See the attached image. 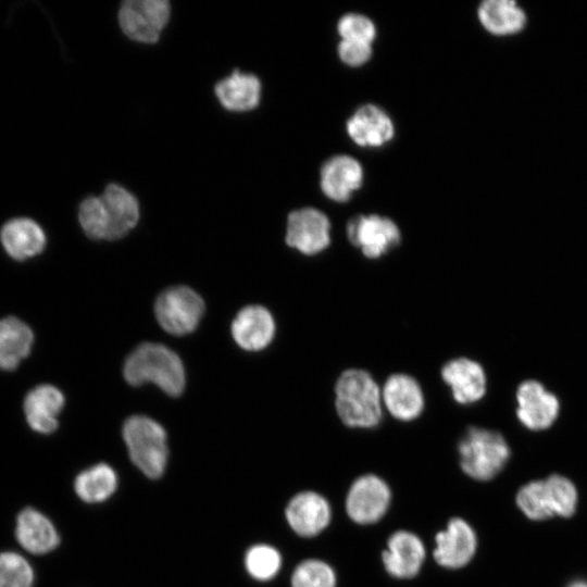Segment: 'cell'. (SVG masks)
I'll use <instances>...</instances> for the list:
<instances>
[{
	"label": "cell",
	"instance_id": "cell-1",
	"mask_svg": "<svg viewBox=\"0 0 587 587\" xmlns=\"http://www.w3.org/2000/svg\"><path fill=\"white\" fill-rule=\"evenodd\" d=\"M138 218L137 199L116 184L108 185L101 197L86 198L78 211L80 226L91 239L122 238L135 227Z\"/></svg>",
	"mask_w": 587,
	"mask_h": 587
},
{
	"label": "cell",
	"instance_id": "cell-2",
	"mask_svg": "<svg viewBox=\"0 0 587 587\" xmlns=\"http://www.w3.org/2000/svg\"><path fill=\"white\" fill-rule=\"evenodd\" d=\"M334 392L336 413L345 426L370 429L380 424L382 390L367 371L345 370L335 383Z\"/></svg>",
	"mask_w": 587,
	"mask_h": 587
},
{
	"label": "cell",
	"instance_id": "cell-3",
	"mask_svg": "<svg viewBox=\"0 0 587 587\" xmlns=\"http://www.w3.org/2000/svg\"><path fill=\"white\" fill-rule=\"evenodd\" d=\"M123 374L133 386L153 383L170 396H179L185 387V370L179 357L167 347L146 342L126 359Z\"/></svg>",
	"mask_w": 587,
	"mask_h": 587
},
{
	"label": "cell",
	"instance_id": "cell-4",
	"mask_svg": "<svg viewBox=\"0 0 587 587\" xmlns=\"http://www.w3.org/2000/svg\"><path fill=\"white\" fill-rule=\"evenodd\" d=\"M458 454L463 473L485 482L492 479L504 467L510 458V448L500 433L471 426L459 440Z\"/></svg>",
	"mask_w": 587,
	"mask_h": 587
},
{
	"label": "cell",
	"instance_id": "cell-5",
	"mask_svg": "<svg viewBox=\"0 0 587 587\" xmlns=\"http://www.w3.org/2000/svg\"><path fill=\"white\" fill-rule=\"evenodd\" d=\"M123 438L129 458L149 478H159L165 471L168 449L166 433L154 420L134 415L123 426Z\"/></svg>",
	"mask_w": 587,
	"mask_h": 587
},
{
	"label": "cell",
	"instance_id": "cell-6",
	"mask_svg": "<svg viewBox=\"0 0 587 587\" xmlns=\"http://www.w3.org/2000/svg\"><path fill=\"white\" fill-rule=\"evenodd\" d=\"M391 498V489L384 478L372 473L363 474L350 485L345 510L355 524L372 525L386 515Z\"/></svg>",
	"mask_w": 587,
	"mask_h": 587
},
{
	"label": "cell",
	"instance_id": "cell-7",
	"mask_svg": "<svg viewBox=\"0 0 587 587\" xmlns=\"http://www.w3.org/2000/svg\"><path fill=\"white\" fill-rule=\"evenodd\" d=\"M154 312L165 332L182 336L196 329L204 312V302L191 288L176 286L158 297Z\"/></svg>",
	"mask_w": 587,
	"mask_h": 587
},
{
	"label": "cell",
	"instance_id": "cell-8",
	"mask_svg": "<svg viewBox=\"0 0 587 587\" xmlns=\"http://www.w3.org/2000/svg\"><path fill=\"white\" fill-rule=\"evenodd\" d=\"M347 238L362 254L376 260L395 249L401 240L397 224L378 214H360L350 218L346 227Z\"/></svg>",
	"mask_w": 587,
	"mask_h": 587
},
{
	"label": "cell",
	"instance_id": "cell-9",
	"mask_svg": "<svg viewBox=\"0 0 587 587\" xmlns=\"http://www.w3.org/2000/svg\"><path fill=\"white\" fill-rule=\"evenodd\" d=\"M170 18L166 0H127L118 11L123 33L133 40L153 43Z\"/></svg>",
	"mask_w": 587,
	"mask_h": 587
},
{
	"label": "cell",
	"instance_id": "cell-10",
	"mask_svg": "<svg viewBox=\"0 0 587 587\" xmlns=\"http://www.w3.org/2000/svg\"><path fill=\"white\" fill-rule=\"evenodd\" d=\"M285 241L288 247L312 257L330 245V222L325 213L315 208H302L289 213Z\"/></svg>",
	"mask_w": 587,
	"mask_h": 587
},
{
	"label": "cell",
	"instance_id": "cell-11",
	"mask_svg": "<svg viewBox=\"0 0 587 587\" xmlns=\"http://www.w3.org/2000/svg\"><path fill=\"white\" fill-rule=\"evenodd\" d=\"M433 558L447 570H459L467 565L475 555L477 537L465 520L454 516L434 538Z\"/></svg>",
	"mask_w": 587,
	"mask_h": 587
},
{
	"label": "cell",
	"instance_id": "cell-12",
	"mask_svg": "<svg viewBox=\"0 0 587 587\" xmlns=\"http://www.w3.org/2000/svg\"><path fill=\"white\" fill-rule=\"evenodd\" d=\"M285 517L291 530L298 536L313 538L328 527L333 511L323 495L314 490H303L288 501Z\"/></svg>",
	"mask_w": 587,
	"mask_h": 587
},
{
	"label": "cell",
	"instance_id": "cell-13",
	"mask_svg": "<svg viewBox=\"0 0 587 587\" xmlns=\"http://www.w3.org/2000/svg\"><path fill=\"white\" fill-rule=\"evenodd\" d=\"M426 559L423 540L413 532L399 529L387 539L382 552V563L391 577L411 579L422 570Z\"/></svg>",
	"mask_w": 587,
	"mask_h": 587
},
{
	"label": "cell",
	"instance_id": "cell-14",
	"mask_svg": "<svg viewBox=\"0 0 587 587\" xmlns=\"http://www.w3.org/2000/svg\"><path fill=\"white\" fill-rule=\"evenodd\" d=\"M382 390L384 409L396 420L411 422L417 419L425 407L422 386L412 375L395 373L389 375Z\"/></svg>",
	"mask_w": 587,
	"mask_h": 587
},
{
	"label": "cell",
	"instance_id": "cell-15",
	"mask_svg": "<svg viewBox=\"0 0 587 587\" xmlns=\"http://www.w3.org/2000/svg\"><path fill=\"white\" fill-rule=\"evenodd\" d=\"M520 422L532 430H542L552 425L559 414V400L539 382L525 380L516 391Z\"/></svg>",
	"mask_w": 587,
	"mask_h": 587
},
{
	"label": "cell",
	"instance_id": "cell-16",
	"mask_svg": "<svg viewBox=\"0 0 587 587\" xmlns=\"http://www.w3.org/2000/svg\"><path fill=\"white\" fill-rule=\"evenodd\" d=\"M440 376L450 388L454 401L460 404L477 402L486 394L485 371L472 359L460 357L449 360L442 365Z\"/></svg>",
	"mask_w": 587,
	"mask_h": 587
},
{
	"label": "cell",
	"instance_id": "cell-17",
	"mask_svg": "<svg viewBox=\"0 0 587 587\" xmlns=\"http://www.w3.org/2000/svg\"><path fill=\"white\" fill-rule=\"evenodd\" d=\"M362 183V165L350 155L332 157L323 164L320 172L321 190L335 202L348 201Z\"/></svg>",
	"mask_w": 587,
	"mask_h": 587
},
{
	"label": "cell",
	"instance_id": "cell-18",
	"mask_svg": "<svg viewBox=\"0 0 587 587\" xmlns=\"http://www.w3.org/2000/svg\"><path fill=\"white\" fill-rule=\"evenodd\" d=\"M276 325L272 313L259 304L241 309L232 324L237 345L247 351L266 348L274 339Z\"/></svg>",
	"mask_w": 587,
	"mask_h": 587
},
{
	"label": "cell",
	"instance_id": "cell-19",
	"mask_svg": "<svg viewBox=\"0 0 587 587\" xmlns=\"http://www.w3.org/2000/svg\"><path fill=\"white\" fill-rule=\"evenodd\" d=\"M350 139L361 147L378 148L390 141L395 126L388 114L374 104L360 107L346 124Z\"/></svg>",
	"mask_w": 587,
	"mask_h": 587
},
{
	"label": "cell",
	"instance_id": "cell-20",
	"mask_svg": "<svg viewBox=\"0 0 587 587\" xmlns=\"http://www.w3.org/2000/svg\"><path fill=\"white\" fill-rule=\"evenodd\" d=\"M0 239L8 254L20 261L39 254L46 246L45 232L28 217L8 221L1 228Z\"/></svg>",
	"mask_w": 587,
	"mask_h": 587
},
{
	"label": "cell",
	"instance_id": "cell-21",
	"mask_svg": "<svg viewBox=\"0 0 587 587\" xmlns=\"http://www.w3.org/2000/svg\"><path fill=\"white\" fill-rule=\"evenodd\" d=\"M64 405V396L54 386L40 385L28 392L24 401V412L28 425L41 434L53 433L58 428L57 416Z\"/></svg>",
	"mask_w": 587,
	"mask_h": 587
},
{
	"label": "cell",
	"instance_id": "cell-22",
	"mask_svg": "<svg viewBox=\"0 0 587 587\" xmlns=\"http://www.w3.org/2000/svg\"><path fill=\"white\" fill-rule=\"evenodd\" d=\"M15 536L20 545L34 554L50 552L60 541L51 521L33 508H26L17 515Z\"/></svg>",
	"mask_w": 587,
	"mask_h": 587
},
{
	"label": "cell",
	"instance_id": "cell-23",
	"mask_svg": "<svg viewBox=\"0 0 587 587\" xmlns=\"http://www.w3.org/2000/svg\"><path fill=\"white\" fill-rule=\"evenodd\" d=\"M221 104L235 112L254 109L261 96V83L252 74L235 71L232 75L221 79L214 88Z\"/></svg>",
	"mask_w": 587,
	"mask_h": 587
},
{
	"label": "cell",
	"instance_id": "cell-24",
	"mask_svg": "<svg viewBox=\"0 0 587 587\" xmlns=\"http://www.w3.org/2000/svg\"><path fill=\"white\" fill-rule=\"evenodd\" d=\"M32 329L16 317L0 320V370L12 371L32 349Z\"/></svg>",
	"mask_w": 587,
	"mask_h": 587
},
{
	"label": "cell",
	"instance_id": "cell-25",
	"mask_svg": "<svg viewBox=\"0 0 587 587\" xmlns=\"http://www.w3.org/2000/svg\"><path fill=\"white\" fill-rule=\"evenodd\" d=\"M482 25L491 34L509 35L520 32L526 22L524 12L514 1L487 0L478 8Z\"/></svg>",
	"mask_w": 587,
	"mask_h": 587
},
{
	"label": "cell",
	"instance_id": "cell-26",
	"mask_svg": "<svg viewBox=\"0 0 587 587\" xmlns=\"http://www.w3.org/2000/svg\"><path fill=\"white\" fill-rule=\"evenodd\" d=\"M74 488L87 503L103 502L115 492L117 475L109 464L98 463L76 476Z\"/></svg>",
	"mask_w": 587,
	"mask_h": 587
},
{
	"label": "cell",
	"instance_id": "cell-27",
	"mask_svg": "<svg viewBox=\"0 0 587 587\" xmlns=\"http://www.w3.org/2000/svg\"><path fill=\"white\" fill-rule=\"evenodd\" d=\"M282 563L280 552L267 544L250 547L245 555V567L248 574L260 582L273 579L280 571Z\"/></svg>",
	"mask_w": 587,
	"mask_h": 587
},
{
	"label": "cell",
	"instance_id": "cell-28",
	"mask_svg": "<svg viewBox=\"0 0 587 587\" xmlns=\"http://www.w3.org/2000/svg\"><path fill=\"white\" fill-rule=\"evenodd\" d=\"M516 502L530 520L542 521L554 515L545 480H534L523 486L517 492Z\"/></svg>",
	"mask_w": 587,
	"mask_h": 587
},
{
	"label": "cell",
	"instance_id": "cell-29",
	"mask_svg": "<svg viewBox=\"0 0 587 587\" xmlns=\"http://www.w3.org/2000/svg\"><path fill=\"white\" fill-rule=\"evenodd\" d=\"M291 587H336L337 575L333 566L324 560L310 558L295 567Z\"/></svg>",
	"mask_w": 587,
	"mask_h": 587
},
{
	"label": "cell",
	"instance_id": "cell-30",
	"mask_svg": "<svg viewBox=\"0 0 587 587\" xmlns=\"http://www.w3.org/2000/svg\"><path fill=\"white\" fill-rule=\"evenodd\" d=\"M34 572L29 563L14 552L0 553V587H32Z\"/></svg>",
	"mask_w": 587,
	"mask_h": 587
},
{
	"label": "cell",
	"instance_id": "cell-31",
	"mask_svg": "<svg viewBox=\"0 0 587 587\" xmlns=\"http://www.w3.org/2000/svg\"><path fill=\"white\" fill-rule=\"evenodd\" d=\"M554 515L571 516L576 509L577 491L573 483L561 475H552L546 480Z\"/></svg>",
	"mask_w": 587,
	"mask_h": 587
},
{
	"label": "cell",
	"instance_id": "cell-32",
	"mask_svg": "<svg viewBox=\"0 0 587 587\" xmlns=\"http://www.w3.org/2000/svg\"><path fill=\"white\" fill-rule=\"evenodd\" d=\"M337 32L341 40H353L372 43L376 28L371 18L359 13H348L337 23Z\"/></svg>",
	"mask_w": 587,
	"mask_h": 587
},
{
	"label": "cell",
	"instance_id": "cell-33",
	"mask_svg": "<svg viewBox=\"0 0 587 587\" xmlns=\"http://www.w3.org/2000/svg\"><path fill=\"white\" fill-rule=\"evenodd\" d=\"M339 59L349 66L357 67L366 63L372 55V43L340 40L337 48Z\"/></svg>",
	"mask_w": 587,
	"mask_h": 587
},
{
	"label": "cell",
	"instance_id": "cell-34",
	"mask_svg": "<svg viewBox=\"0 0 587 587\" xmlns=\"http://www.w3.org/2000/svg\"><path fill=\"white\" fill-rule=\"evenodd\" d=\"M567 587H587V582L577 580L569 585Z\"/></svg>",
	"mask_w": 587,
	"mask_h": 587
}]
</instances>
